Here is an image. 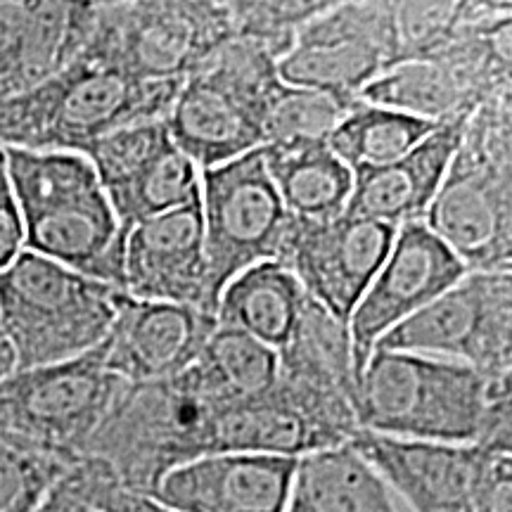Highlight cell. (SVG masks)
Wrapping results in <instances>:
<instances>
[{
  "mask_svg": "<svg viewBox=\"0 0 512 512\" xmlns=\"http://www.w3.org/2000/svg\"><path fill=\"white\" fill-rule=\"evenodd\" d=\"M356 422L380 437L512 448V382L448 358L375 349L358 375Z\"/></svg>",
  "mask_w": 512,
  "mask_h": 512,
  "instance_id": "1",
  "label": "cell"
},
{
  "mask_svg": "<svg viewBox=\"0 0 512 512\" xmlns=\"http://www.w3.org/2000/svg\"><path fill=\"white\" fill-rule=\"evenodd\" d=\"M24 249L121 290L126 230L81 152L5 147Z\"/></svg>",
  "mask_w": 512,
  "mask_h": 512,
  "instance_id": "2",
  "label": "cell"
},
{
  "mask_svg": "<svg viewBox=\"0 0 512 512\" xmlns=\"http://www.w3.org/2000/svg\"><path fill=\"white\" fill-rule=\"evenodd\" d=\"M228 406L195 363L166 380L124 382L83 456L102 460L124 489L152 496L171 470L219 453Z\"/></svg>",
  "mask_w": 512,
  "mask_h": 512,
  "instance_id": "3",
  "label": "cell"
},
{
  "mask_svg": "<svg viewBox=\"0 0 512 512\" xmlns=\"http://www.w3.org/2000/svg\"><path fill=\"white\" fill-rule=\"evenodd\" d=\"M181 81H138L88 55L31 91L0 100V145L81 152L121 126L164 119Z\"/></svg>",
  "mask_w": 512,
  "mask_h": 512,
  "instance_id": "4",
  "label": "cell"
},
{
  "mask_svg": "<svg viewBox=\"0 0 512 512\" xmlns=\"http://www.w3.org/2000/svg\"><path fill=\"white\" fill-rule=\"evenodd\" d=\"M422 223L467 273H512V91L465 121Z\"/></svg>",
  "mask_w": 512,
  "mask_h": 512,
  "instance_id": "5",
  "label": "cell"
},
{
  "mask_svg": "<svg viewBox=\"0 0 512 512\" xmlns=\"http://www.w3.org/2000/svg\"><path fill=\"white\" fill-rule=\"evenodd\" d=\"M278 57L264 41L230 36L181 81L164 121L171 140L197 169L266 145L268 107L283 86Z\"/></svg>",
  "mask_w": 512,
  "mask_h": 512,
  "instance_id": "6",
  "label": "cell"
},
{
  "mask_svg": "<svg viewBox=\"0 0 512 512\" xmlns=\"http://www.w3.org/2000/svg\"><path fill=\"white\" fill-rule=\"evenodd\" d=\"M124 290L22 249L0 271V325L15 370L72 361L105 342Z\"/></svg>",
  "mask_w": 512,
  "mask_h": 512,
  "instance_id": "7",
  "label": "cell"
},
{
  "mask_svg": "<svg viewBox=\"0 0 512 512\" xmlns=\"http://www.w3.org/2000/svg\"><path fill=\"white\" fill-rule=\"evenodd\" d=\"M349 446L413 512H512V448L358 432Z\"/></svg>",
  "mask_w": 512,
  "mask_h": 512,
  "instance_id": "8",
  "label": "cell"
},
{
  "mask_svg": "<svg viewBox=\"0 0 512 512\" xmlns=\"http://www.w3.org/2000/svg\"><path fill=\"white\" fill-rule=\"evenodd\" d=\"M121 387L102 344L72 361L15 370L0 380V434L76 463Z\"/></svg>",
  "mask_w": 512,
  "mask_h": 512,
  "instance_id": "9",
  "label": "cell"
},
{
  "mask_svg": "<svg viewBox=\"0 0 512 512\" xmlns=\"http://www.w3.org/2000/svg\"><path fill=\"white\" fill-rule=\"evenodd\" d=\"M505 91H512V17L479 24L439 55L384 69L358 100L448 124L467 121Z\"/></svg>",
  "mask_w": 512,
  "mask_h": 512,
  "instance_id": "10",
  "label": "cell"
},
{
  "mask_svg": "<svg viewBox=\"0 0 512 512\" xmlns=\"http://www.w3.org/2000/svg\"><path fill=\"white\" fill-rule=\"evenodd\" d=\"M230 36L209 0H128L95 5L81 55L138 81H183Z\"/></svg>",
  "mask_w": 512,
  "mask_h": 512,
  "instance_id": "11",
  "label": "cell"
},
{
  "mask_svg": "<svg viewBox=\"0 0 512 512\" xmlns=\"http://www.w3.org/2000/svg\"><path fill=\"white\" fill-rule=\"evenodd\" d=\"M200 211L214 304L230 280L261 261H280L292 216L268 176L261 147L200 171Z\"/></svg>",
  "mask_w": 512,
  "mask_h": 512,
  "instance_id": "12",
  "label": "cell"
},
{
  "mask_svg": "<svg viewBox=\"0 0 512 512\" xmlns=\"http://www.w3.org/2000/svg\"><path fill=\"white\" fill-rule=\"evenodd\" d=\"M375 349L448 358L489 382H512V273H465Z\"/></svg>",
  "mask_w": 512,
  "mask_h": 512,
  "instance_id": "13",
  "label": "cell"
},
{
  "mask_svg": "<svg viewBox=\"0 0 512 512\" xmlns=\"http://www.w3.org/2000/svg\"><path fill=\"white\" fill-rule=\"evenodd\" d=\"M396 230L347 211L318 221L292 219L280 264L299 280L311 302L349 325L351 313L392 247Z\"/></svg>",
  "mask_w": 512,
  "mask_h": 512,
  "instance_id": "14",
  "label": "cell"
},
{
  "mask_svg": "<svg viewBox=\"0 0 512 512\" xmlns=\"http://www.w3.org/2000/svg\"><path fill=\"white\" fill-rule=\"evenodd\" d=\"M467 273L456 254L422 221L396 230L392 247L349 318L356 375L377 342L396 325L441 297Z\"/></svg>",
  "mask_w": 512,
  "mask_h": 512,
  "instance_id": "15",
  "label": "cell"
},
{
  "mask_svg": "<svg viewBox=\"0 0 512 512\" xmlns=\"http://www.w3.org/2000/svg\"><path fill=\"white\" fill-rule=\"evenodd\" d=\"M121 290L136 299L195 306L216 316L209 292L200 200L140 221L128 230Z\"/></svg>",
  "mask_w": 512,
  "mask_h": 512,
  "instance_id": "16",
  "label": "cell"
},
{
  "mask_svg": "<svg viewBox=\"0 0 512 512\" xmlns=\"http://www.w3.org/2000/svg\"><path fill=\"white\" fill-rule=\"evenodd\" d=\"M384 69L387 55L380 31L363 0L304 24L278 57V76L287 86L342 98H358Z\"/></svg>",
  "mask_w": 512,
  "mask_h": 512,
  "instance_id": "17",
  "label": "cell"
},
{
  "mask_svg": "<svg viewBox=\"0 0 512 512\" xmlns=\"http://www.w3.org/2000/svg\"><path fill=\"white\" fill-rule=\"evenodd\" d=\"M299 458L211 453L162 477L150 498L176 512H287Z\"/></svg>",
  "mask_w": 512,
  "mask_h": 512,
  "instance_id": "18",
  "label": "cell"
},
{
  "mask_svg": "<svg viewBox=\"0 0 512 512\" xmlns=\"http://www.w3.org/2000/svg\"><path fill=\"white\" fill-rule=\"evenodd\" d=\"M216 325V316L195 306L150 302L124 292L102 342L105 366L124 382L166 380L200 358Z\"/></svg>",
  "mask_w": 512,
  "mask_h": 512,
  "instance_id": "19",
  "label": "cell"
},
{
  "mask_svg": "<svg viewBox=\"0 0 512 512\" xmlns=\"http://www.w3.org/2000/svg\"><path fill=\"white\" fill-rule=\"evenodd\" d=\"M93 10L83 0H0V100L67 67L86 43Z\"/></svg>",
  "mask_w": 512,
  "mask_h": 512,
  "instance_id": "20",
  "label": "cell"
},
{
  "mask_svg": "<svg viewBox=\"0 0 512 512\" xmlns=\"http://www.w3.org/2000/svg\"><path fill=\"white\" fill-rule=\"evenodd\" d=\"M465 121H448L420 140L408 155L373 169H358L344 211L358 219L401 228L425 219L437 195Z\"/></svg>",
  "mask_w": 512,
  "mask_h": 512,
  "instance_id": "21",
  "label": "cell"
},
{
  "mask_svg": "<svg viewBox=\"0 0 512 512\" xmlns=\"http://www.w3.org/2000/svg\"><path fill=\"white\" fill-rule=\"evenodd\" d=\"M278 354V377L309 396L337 420L356 427L358 375L351 356L349 325L306 297L290 339ZM361 432V430H358Z\"/></svg>",
  "mask_w": 512,
  "mask_h": 512,
  "instance_id": "22",
  "label": "cell"
},
{
  "mask_svg": "<svg viewBox=\"0 0 512 512\" xmlns=\"http://www.w3.org/2000/svg\"><path fill=\"white\" fill-rule=\"evenodd\" d=\"M380 31L387 69L425 60L491 19L512 12L491 8L486 0H363Z\"/></svg>",
  "mask_w": 512,
  "mask_h": 512,
  "instance_id": "23",
  "label": "cell"
},
{
  "mask_svg": "<svg viewBox=\"0 0 512 512\" xmlns=\"http://www.w3.org/2000/svg\"><path fill=\"white\" fill-rule=\"evenodd\" d=\"M304 302L302 285L280 261H261L223 287L216 323L280 351L297 325Z\"/></svg>",
  "mask_w": 512,
  "mask_h": 512,
  "instance_id": "24",
  "label": "cell"
},
{
  "mask_svg": "<svg viewBox=\"0 0 512 512\" xmlns=\"http://www.w3.org/2000/svg\"><path fill=\"white\" fill-rule=\"evenodd\" d=\"M261 155L292 219H330L347 207L354 174L328 143H271Z\"/></svg>",
  "mask_w": 512,
  "mask_h": 512,
  "instance_id": "25",
  "label": "cell"
},
{
  "mask_svg": "<svg viewBox=\"0 0 512 512\" xmlns=\"http://www.w3.org/2000/svg\"><path fill=\"white\" fill-rule=\"evenodd\" d=\"M287 512H401L380 475L347 446L299 458Z\"/></svg>",
  "mask_w": 512,
  "mask_h": 512,
  "instance_id": "26",
  "label": "cell"
},
{
  "mask_svg": "<svg viewBox=\"0 0 512 512\" xmlns=\"http://www.w3.org/2000/svg\"><path fill=\"white\" fill-rule=\"evenodd\" d=\"M439 126L413 114L356 98L332 131L328 147L351 171L373 169L408 155Z\"/></svg>",
  "mask_w": 512,
  "mask_h": 512,
  "instance_id": "27",
  "label": "cell"
},
{
  "mask_svg": "<svg viewBox=\"0 0 512 512\" xmlns=\"http://www.w3.org/2000/svg\"><path fill=\"white\" fill-rule=\"evenodd\" d=\"M195 368L223 401L240 403L273 387L278 380V354L245 332L216 325Z\"/></svg>",
  "mask_w": 512,
  "mask_h": 512,
  "instance_id": "28",
  "label": "cell"
},
{
  "mask_svg": "<svg viewBox=\"0 0 512 512\" xmlns=\"http://www.w3.org/2000/svg\"><path fill=\"white\" fill-rule=\"evenodd\" d=\"M209 3L226 19L230 34L264 41L283 55L304 24L358 0H209Z\"/></svg>",
  "mask_w": 512,
  "mask_h": 512,
  "instance_id": "29",
  "label": "cell"
},
{
  "mask_svg": "<svg viewBox=\"0 0 512 512\" xmlns=\"http://www.w3.org/2000/svg\"><path fill=\"white\" fill-rule=\"evenodd\" d=\"M354 100L283 83L266 114V145L328 143Z\"/></svg>",
  "mask_w": 512,
  "mask_h": 512,
  "instance_id": "30",
  "label": "cell"
},
{
  "mask_svg": "<svg viewBox=\"0 0 512 512\" xmlns=\"http://www.w3.org/2000/svg\"><path fill=\"white\" fill-rule=\"evenodd\" d=\"M69 465L0 434V512H34Z\"/></svg>",
  "mask_w": 512,
  "mask_h": 512,
  "instance_id": "31",
  "label": "cell"
},
{
  "mask_svg": "<svg viewBox=\"0 0 512 512\" xmlns=\"http://www.w3.org/2000/svg\"><path fill=\"white\" fill-rule=\"evenodd\" d=\"M117 475L102 460L83 456L62 472L34 512H105L102 496Z\"/></svg>",
  "mask_w": 512,
  "mask_h": 512,
  "instance_id": "32",
  "label": "cell"
},
{
  "mask_svg": "<svg viewBox=\"0 0 512 512\" xmlns=\"http://www.w3.org/2000/svg\"><path fill=\"white\" fill-rule=\"evenodd\" d=\"M24 249V228L19 216L15 192H12L8 157L0 145V271L12 264V259Z\"/></svg>",
  "mask_w": 512,
  "mask_h": 512,
  "instance_id": "33",
  "label": "cell"
},
{
  "mask_svg": "<svg viewBox=\"0 0 512 512\" xmlns=\"http://www.w3.org/2000/svg\"><path fill=\"white\" fill-rule=\"evenodd\" d=\"M102 508H105V512H176L162 503H157L155 498L124 489L119 482L110 489Z\"/></svg>",
  "mask_w": 512,
  "mask_h": 512,
  "instance_id": "34",
  "label": "cell"
},
{
  "mask_svg": "<svg viewBox=\"0 0 512 512\" xmlns=\"http://www.w3.org/2000/svg\"><path fill=\"white\" fill-rule=\"evenodd\" d=\"M10 373H15V354H12L8 337H5L3 325H0V380H5Z\"/></svg>",
  "mask_w": 512,
  "mask_h": 512,
  "instance_id": "35",
  "label": "cell"
},
{
  "mask_svg": "<svg viewBox=\"0 0 512 512\" xmlns=\"http://www.w3.org/2000/svg\"><path fill=\"white\" fill-rule=\"evenodd\" d=\"M486 3H489L494 10L512 12V0H486Z\"/></svg>",
  "mask_w": 512,
  "mask_h": 512,
  "instance_id": "36",
  "label": "cell"
},
{
  "mask_svg": "<svg viewBox=\"0 0 512 512\" xmlns=\"http://www.w3.org/2000/svg\"><path fill=\"white\" fill-rule=\"evenodd\" d=\"M83 3H91V5H98V8H110V5L128 3V0H83Z\"/></svg>",
  "mask_w": 512,
  "mask_h": 512,
  "instance_id": "37",
  "label": "cell"
}]
</instances>
